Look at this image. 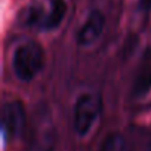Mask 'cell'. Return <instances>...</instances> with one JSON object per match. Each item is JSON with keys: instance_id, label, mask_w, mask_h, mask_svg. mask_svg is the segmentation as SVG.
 I'll use <instances>...</instances> for the list:
<instances>
[{"instance_id": "6da1fadb", "label": "cell", "mask_w": 151, "mask_h": 151, "mask_svg": "<svg viewBox=\"0 0 151 151\" xmlns=\"http://www.w3.org/2000/svg\"><path fill=\"white\" fill-rule=\"evenodd\" d=\"M43 67L45 52L37 42L27 40L15 47L12 55V70L19 82L30 83L40 74Z\"/></svg>"}, {"instance_id": "7a4b0ae2", "label": "cell", "mask_w": 151, "mask_h": 151, "mask_svg": "<svg viewBox=\"0 0 151 151\" xmlns=\"http://www.w3.org/2000/svg\"><path fill=\"white\" fill-rule=\"evenodd\" d=\"M101 114V99L92 92L82 93L74 104L73 127L79 136H88Z\"/></svg>"}, {"instance_id": "3957f363", "label": "cell", "mask_w": 151, "mask_h": 151, "mask_svg": "<svg viewBox=\"0 0 151 151\" xmlns=\"http://www.w3.org/2000/svg\"><path fill=\"white\" fill-rule=\"evenodd\" d=\"M27 117L21 101H8L2 108V132L5 139H17L25 129Z\"/></svg>"}, {"instance_id": "277c9868", "label": "cell", "mask_w": 151, "mask_h": 151, "mask_svg": "<svg viewBox=\"0 0 151 151\" xmlns=\"http://www.w3.org/2000/svg\"><path fill=\"white\" fill-rule=\"evenodd\" d=\"M104 30H105V15L99 9H92L85 18L83 24L80 25L77 34H76V42L82 47L92 46L99 40Z\"/></svg>"}, {"instance_id": "5b68a950", "label": "cell", "mask_w": 151, "mask_h": 151, "mask_svg": "<svg viewBox=\"0 0 151 151\" xmlns=\"http://www.w3.org/2000/svg\"><path fill=\"white\" fill-rule=\"evenodd\" d=\"M56 132L53 122L47 113L39 114L33 129V148L34 151H53Z\"/></svg>"}, {"instance_id": "8992f818", "label": "cell", "mask_w": 151, "mask_h": 151, "mask_svg": "<svg viewBox=\"0 0 151 151\" xmlns=\"http://www.w3.org/2000/svg\"><path fill=\"white\" fill-rule=\"evenodd\" d=\"M151 91V58L145 56L144 62L141 64L130 89L133 99H142Z\"/></svg>"}, {"instance_id": "52a82bcc", "label": "cell", "mask_w": 151, "mask_h": 151, "mask_svg": "<svg viewBox=\"0 0 151 151\" xmlns=\"http://www.w3.org/2000/svg\"><path fill=\"white\" fill-rule=\"evenodd\" d=\"M67 9L68 8H67L65 0H50L47 12H46L43 24H42V28L47 30V31L56 30L62 24V21L67 15Z\"/></svg>"}, {"instance_id": "ba28073f", "label": "cell", "mask_w": 151, "mask_h": 151, "mask_svg": "<svg viewBox=\"0 0 151 151\" xmlns=\"http://www.w3.org/2000/svg\"><path fill=\"white\" fill-rule=\"evenodd\" d=\"M45 15H46V12L42 8V5L31 3V5H28V6H25L22 9V12H21V24L24 27H28V28L37 27V25L42 27Z\"/></svg>"}, {"instance_id": "9c48e42d", "label": "cell", "mask_w": 151, "mask_h": 151, "mask_svg": "<svg viewBox=\"0 0 151 151\" xmlns=\"http://www.w3.org/2000/svg\"><path fill=\"white\" fill-rule=\"evenodd\" d=\"M99 151H132V148L122 133L113 132L104 138Z\"/></svg>"}, {"instance_id": "30bf717a", "label": "cell", "mask_w": 151, "mask_h": 151, "mask_svg": "<svg viewBox=\"0 0 151 151\" xmlns=\"http://www.w3.org/2000/svg\"><path fill=\"white\" fill-rule=\"evenodd\" d=\"M151 9V0H138V11L148 12Z\"/></svg>"}, {"instance_id": "8fae6325", "label": "cell", "mask_w": 151, "mask_h": 151, "mask_svg": "<svg viewBox=\"0 0 151 151\" xmlns=\"http://www.w3.org/2000/svg\"><path fill=\"white\" fill-rule=\"evenodd\" d=\"M148 151H151V139H150V142H148Z\"/></svg>"}]
</instances>
